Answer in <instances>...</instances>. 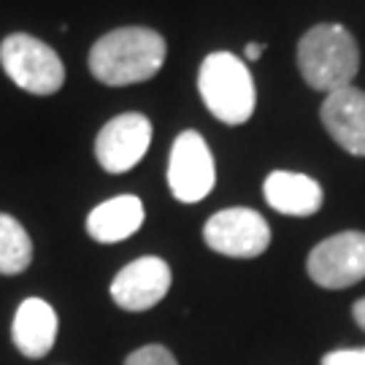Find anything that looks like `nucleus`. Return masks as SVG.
<instances>
[{"label": "nucleus", "instance_id": "2", "mask_svg": "<svg viewBox=\"0 0 365 365\" xmlns=\"http://www.w3.org/2000/svg\"><path fill=\"white\" fill-rule=\"evenodd\" d=\"M298 71L303 81L317 92L352 87L360 71V46L339 22H319L298 41Z\"/></svg>", "mask_w": 365, "mask_h": 365}, {"label": "nucleus", "instance_id": "7", "mask_svg": "<svg viewBox=\"0 0 365 365\" xmlns=\"http://www.w3.org/2000/svg\"><path fill=\"white\" fill-rule=\"evenodd\" d=\"M217 184V165L206 138L195 130L176 135L168 157V187L176 200L197 203Z\"/></svg>", "mask_w": 365, "mask_h": 365}, {"label": "nucleus", "instance_id": "6", "mask_svg": "<svg viewBox=\"0 0 365 365\" xmlns=\"http://www.w3.org/2000/svg\"><path fill=\"white\" fill-rule=\"evenodd\" d=\"M306 271L314 284L325 289H346L365 279V233L344 230L319 241L309 252Z\"/></svg>", "mask_w": 365, "mask_h": 365}, {"label": "nucleus", "instance_id": "13", "mask_svg": "<svg viewBox=\"0 0 365 365\" xmlns=\"http://www.w3.org/2000/svg\"><path fill=\"white\" fill-rule=\"evenodd\" d=\"M146 220V209L141 197L117 195L98 203L87 217V233L98 244H119L141 230Z\"/></svg>", "mask_w": 365, "mask_h": 365}, {"label": "nucleus", "instance_id": "1", "mask_svg": "<svg viewBox=\"0 0 365 365\" xmlns=\"http://www.w3.org/2000/svg\"><path fill=\"white\" fill-rule=\"evenodd\" d=\"M168 43L152 27H117L92 43L87 66L106 87H130L149 81L165 63Z\"/></svg>", "mask_w": 365, "mask_h": 365}, {"label": "nucleus", "instance_id": "5", "mask_svg": "<svg viewBox=\"0 0 365 365\" xmlns=\"http://www.w3.org/2000/svg\"><path fill=\"white\" fill-rule=\"evenodd\" d=\"M203 241L217 255L252 260L271 247V227L260 211L235 206L211 214L209 222L203 225Z\"/></svg>", "mask_w": 365, "mask_h": 365}, {"label": "nucleus", "instance_id": "9", "mask_svg": "<svg viewBox=\"0 0 365 365\" xmlns=\"http://www.w3.org/2000/svg\"><path fill=\"white\" fill-rule=\"evenodd\" d=\"M170 289V268L163 257H138L128 262L111 282V298L125 312H149Z\"/></svg>", "mask_w": 365, "mask_h": 365}, {"label": "nucleus", "instance_id": "18", "mask_svg": "<svg viewBox=\"0 0 365 365\" xmlns=\"http://www.w3.org/2000/svg\"><path fill=\"white\" fill-rule=\"evenodd\" d=\"M352 317H354V322H357V325L365 330V298H360L352 306Z\"/></svg>", "mask_w": 365, "mask_h": 365}, {"label": "nucleus", "instance_id": "15", "mask_svg": "<svg viewBox=\"0 0 365 365\" xmlns=\"http://www.w3.org/2000/svg\"><path fill=\"white\" fill-rule=\"evenodd\" d=\"M125 365H179L168 346L163 344H146L141 349L128 354Z\"/></svg>", "mask_w": 365, "mask_h": 365}, {"label": "nucleus", "instance_id": "3", "mask_svg": "<svg viewBox=\"0 0 365 365\" xmlns=\"http://www.w3.org/2000/svg\"><path fill=\"white\" fill-rule=\"evenodd\" d=\"M197 92L206 108L225 125H244L255 114V78L247 63L230 52H211L200 63Z\"/></svg>", "mask_w": 365, "mask_h": 365}, {"label": "nucleus", "instance_id": "4", "mask_svg": "<svg viewBox=\"0 0 365 365\" xmlns=\"http://www.w3.org/2000/svg\"><path fill=\"white\" fill-rule=\"evenodd\" d=\"M0 68L19 90L54 95L66 84V66L46 41L30 33H11L0 43Z\"/></svg>", "mask_w": 365, "mask_h": 365}, {"label": "nucleus", "instance_id": "14", "mask_svg": "<svg viewBox=\"0 0 365 365\" xmlns=\"http://www.w3.org/2000/svg\"><path fill=\"white\" fill-rule=\"evenodd\" d=\"M30 262H33V241L25 225L11 214H0V274H22L30 268Z\"/></svg>", "mask_w": 365, "mask_h": 365}, {"label": "nucleus", "instance_id": "10", "mask_svg": "<svg viewBox=\"0 0 365 365\" xmlns=\"http://www.w3.org/2000/svg\"><path fill=\"white\" fill-rule=\"evenodd\" d=\"M319 119L327 135L354 157H365V92L344 87L325 95Z\"/></svg>", "mask_w": 365, "mask_h": 365}, {"label": "nucleus", "instance_id": "11", "mask_svg": "<svg viewBox=\"0 0 365 365\" xmlns=\"http://www.w3.org/2000/svg\"><path fill=\"white\" fill-rule=\"evenodd\" d=\"M57 312L43 298H25L19 303V309L14 314L11 322V341L30 360H41L52 352L54 341H57Z\"/></svg>", "mask_w": 365, "mask_h": 365}, {"label": "nucleus", "instance_id": "12", "mask_svg": "<svg viewBox=\"0 0 365 365\" xmlns=\"http://www.w3.org/2000/svg\"><path fill=\"white\" fill-rule=\"evenodd\" d=\"M265 203L284 217H312L322 209V187L317 179L295 170H274L262 184Z\"/></svg>", "mask_w": 365, "mask_h": 365}, {"label": "nucleus", "instance_id": "8", "mask_svg": "<svg viewBox=\"0 0 365 365\" xmlns=\"http://www.w3.org/2000/svg\"><path fill=\"white\" fill-rule=\"evenodd\" d=\"M149 144L152 122L138 111H128L108 119L95 135V160L106 173H128L146 157Z\"/></svg>", "mask_w": 365, "mask_h": 365}, {"label": "nucleus", "instance_id": "17", "mask_svg": "<svg viewBox=\"0 0 365 365\" xmlns=\"http://www.w3.org/2000/svg\"><path fill=\"white\" fill-rule=\"evenodd\" d=\"M262 52H265V43H260V41H249L247 46H244V54H247L249 63H255V60H260Z\"/></svg>", "mask_w": 365, "mask_h": 365}, {"label": "nucleus", "instance_id": "16", "mask_svg": "<svg viewBox=\"0 0 365 365\" xmlns=\"http://www.w3.org/2000/svg\"><path fill=\"white\" fill-rule=\"evenodd\" d=\"M319 365H365V346L363 349H333L319 360Z\"/></svg>", "mask_w": 365, "mask_h": 365}]
</instances>
